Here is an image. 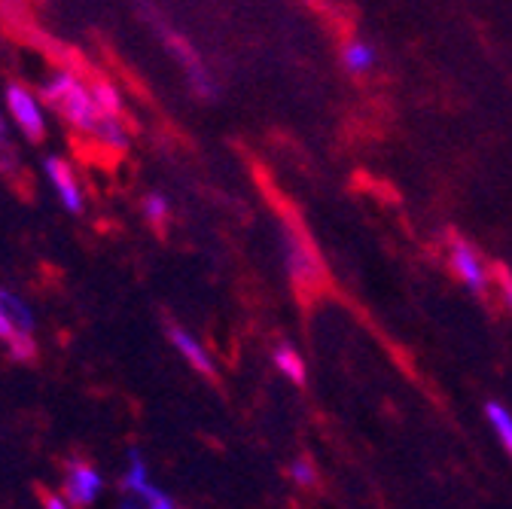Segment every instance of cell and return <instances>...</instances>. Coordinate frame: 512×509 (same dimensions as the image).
Masks as SVG:
<instances>
[{
    "mask_svg": "<svg viewBox=\"0 0 512 509\" xmlns=\"http://www.w3.org/2000/svg\"><path fill=\"white\" fill-rule=\"evenodd\" d=\"M40 98L71 125V129L83 132V135H92L95 125L101 119V107L92 95V83H83L77 74L71 71H58L52 74L43 89H40Z\"/></svg>",
    "mask_w": 512,
    "mask_h": 509,
    "instance_id": "obj_1",
    "label": "cell"
},
{
    "mask_svg": "<svg viewBox=\"0 0 512 509\" xmlns=\"http://www.w3.org/2000/svg\"><path fill=\"white\" fill-rule=\"evenodd\" d=\"M284 260H287V272L299 290H314L320 284V278H324V266H320L311 241L290 223L284 226Z\"/></svg>",
    "mask_w": 512,
    "mask_h": 509,
    "instance_id": "obj_2",
    "label": "cell"
},
{
    "mask_svg": "<svg viewBox=\"0 0 512 509\" xmlns=\"http://www.w3.org/2000/svg\"><path fill=\"white\" fill-rule=\"evenodd\" d=\"M4 104H7V113H10L13 125L25 135V141L40 144L46 138V116H43L40 98L28 86L10 83L4 89Z\"/></svg>",
    "mask_w": 512,
    "mask_h": 509,
    "instance_id": "obj_3",
    "label": "cell"
},
{
    "mask_svg": "<svg viewBox=\"0 0 512 509\" xmlns=\"http://www.w3.org/2000/svg\"><path fill=\"white\" fill-rule=\"evenodd\" d=\"M122 491H125V503L132 506H150V509H171L174 497L165 494L147 470V461L138 452H128V470L122 476Z\"/></svg>",
    "mask_w": 512,
    "mask_h": 509,
    "instance_id": "obj_4",
    "label": "cell"
},
{
    "mask_svg": "<svg viewBox=\"0 0 512 509\" xmlns=\"http://www.w3.org/2000/svg\"><path fill=\"white\" fill-rule=\"evenodd\" d=\"M448 263H452V272L458 275V281L473 290V293H485L488 284H491V272H488V263L479 257V250L470 244V241H455L452 244V253H448Z\"/></svg>",
    "mask_w": 512,
    "mask_h": 509,
    "instance_id": "obj_5",
    "label": "cell"
},
{
    "mask_svg": "<svg viewBox=\"0 0 512 509\" xmlns=\"http://www.w3.org/2000/svg\"><path fill=\"white\" fill-rule=\"evenodd\" d=\"M104 488V479L95 467H89L86 461H71L68 470H64V482H61V494L68 497L71 506H92L98 500Z\"/></svg>",
    "mask_w": 512,
    "mask_h": 509,
    "instance_id": "obj_6",
    "label": "cell"
},
{
    "mask_svg": "<svg viewBox=\"0 0 512 509\" xmlns=\"http://www.w3.org/2000/svg\"><path fill=\"white\" fill-rule=\"evenodd\" d=\"M43 171H46V177H49V183L55 189L58 202L64 205V211L80 214L83 211V186H80V177L74 174V168L61 156H49L43 162Z\"/></svg>",
    "mask_w": 512,
    "mask_h": 509,
    "instance_id": "obj_7",
    "label": "cell"
},
{
    "mask_svg": "<svg viewBox=\"0 0 512 509\" xmlns=\"http://www.w3.org/2000/svg\"><path fill=\"white\" fill-rule=\"evenodd\" d=\"M168 339H171V345L177 348V354L196 369V372H202V375H214V357L205 351V345L192 336V333H186L183 327H168Z\"/></svg>",
    "mask_w": 512,
    "mask_h": 509,
    "instance_id": "obj_8",
    "label": "cell"
},
{
    "mask_svg": "<svg viewBox=\"0 0 512 509\" xmlns=\"http://www.w3.org/2000/svg\"><path fill=\"white\" fill-rule=\"evenodd\" d=\"M0 311L7 314V321L13 324V330H22V333H34V311L31 305L16 296L13 290L0 287Z\"/></svg>",
    "mask_w": 512,
    "mask_h": 509,
    "instance_id": "obj_9",
    "label": "cell"
},
{
    "mask_svg": "<svg viewBox=\"0 0 512 509\" xmlns=\"http://www.w3.org/2000/svg\"><path fill=\"white\" fill-rule=\"evenodd\" d=\"M342 65L348 74H366L375 68V46L366 43V40H351L345 49H342Z\"/></svg>",
    "mask_w": 512,
    "mask_h": 509,
    "instance_id": "obj_10",
    "label": "cell"
},
{
    "mask_svg": "<svg viewBox=\"0 0 512 509\" xmlns=\"http://www.w3.org/2000/svg\"><path fill=\"white\" fill-rule=\"evenodd\" d=\"M272 363H275V369L284 378L296 381V385H302V381H305V360H302V354L293 345H278L272 351Z\"/></svg>",
    "mask_w": 512,
    "mask_h": 509,
    "instance_id": "obj_11",
    "label": "cell"
},
{
    "mask_svg": "<svg viewBox=\"0 0 512 509\" xmlns=\"http://www.w3.org/2000/svg\"><path fill=\"white\" fill-rule=\"evenodd\" d=\"M485 418L494 427V433H497V439L503 445V452L512 458V412L503 403H488L485 406Z\"/></svg>",
    "mask_w": 512,
    "mask_h": 509,
    "instance_id": "obj_12",
    "label": "cell"
},
{
    "mask_svg": "<svg viewBox=\"0 0 512 509\" xmlns=\"http://www.w3.org/2000/svg\"><path fill=\"white\" fill-rule=\"evenodd\" d=\"M19 171V153L10 138V125L7 116L0 113V174H16Z\"/></svg>",
    "mask_w": 512,
    "mask_h": 509,
    "instance_id": "obj_13",
    "label": "cell"
},
{
    "mask_svg": "<svg viewBox=\"0 0 512 509\" xmlns=\"http://www.w3.org/2000/svg\"><path fill=\"white\" fill-rule=\"evenodd\" d=\"M92 95H95V101H98V107H101L104 113H122V98H119V92H116L113 83H107V80H92Z\"/></svg>",
    "mask_w": 512,
    "mask_h": 509,
    "instance_id": "obj_14",
    "label": "cell"
},
{
    "mask_svg": "<svg viewBox=\"0 0 512 509\" xmlns=\"http://www.w3.org/2000/svg\"><path fill=\"white\" fill-rule=\"evenodd\" d=\"M7 351H10V357H13V360H19V363L34 360V357H37L34 333H22V330H16V333L7 339Z\"/></svg>",
    "mask_w": 512,
    "mask_h": 509,
    "instance_id": "obj_15",
    "label": "cell"
},
{
    "mask_svg": "<svg viewBox=\"0 0 512 509\" xmlns=\"http://www.w3.org/2000/svg\"><path fill=\"white\" fill-rule=\"evenodd\" d=\"M144 217H147L153 226H162V223L171 217V205H168V199H165V196H159V193H150V196L144 199Z\"/></svg>",
    "mask_w": 512,
    "mask_h": 509,
    "instance_id": "obj_16",
    "label": "cell"
},
{
    "mask_svg": "<svg viewBox=\"0 0 512 509\" xmlns=\"http://www.w3.org/2000/svg\"><path fill=\"white\" fill-rule=\"evenodd\" d=\"M290 479L299 485V488H314L317 485V467L308 461V458H299L290 464Z\"/></svg>",
    "mask_w": 512,
    "mask_h": 509,
    "instance_id": "obj_17",
    "label": "cell"
},
{
    "mask_svg": "<svg viewBox=\"0 0 512 509\" xmlns=\"http://www.w3.org/2000/svg\"><path fill=\"white\" fill-rule=\"evenodd\" d=\"M494 278H497V290H500V296H503V305L512 311V275H509L506 269H497Z\"/></svg>",
    "mask_w": 512,
    "mask_h": 509,
    "instance_id": "obj_18",
    "label": "cell"
},
{
    "mask_svg": "<svg viewBox=\"0 0 512 509\" xmlns=\"http://www.w3.org/2000/svg\"><path fill=\"white\" fill-rule=\"evenodd\" d=\"M13 333H16V330H13V324L7 321V314H4V311H0V339H4V342H7V339H10Z\"/></svg>",
    "mask_w": 512,
    "mask_h": 509,
    "instance_id": "obj_19",
    "label": "cell"
}]
</instances>
